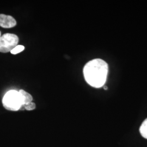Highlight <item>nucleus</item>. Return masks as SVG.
Returning a JSON list of instances; mask_svg holds the SVG:
<instances>
[{
	"label": "nucleus",
	"mask_w": 147,
	"mask_h": 147,
	"mask_svg": "<svg viewBox=\"0 0 147 147\" xmlns=\"http://www.w3.org/2000/svg\"><path fill=\"white\" fill-rule=\"evenodd\" d=\"M24 109L26 110L27 111H32L34 110L36 107V105L35 103L33 102L32 101L30 102L29 103H27L26 104L24 105Z\"/></svg>",
	"instance_id": "6e6552de"
},
{
	"label": "nucleus",
	"mask_w": 147,
	"mask_h": 147,
	"mask_svg": "<svg viewBox=\"0 0 147 147\" xmlns=\"http://www.w3.org/2000/svg\"><path fill=\"white\" fill-rule=\"evenodd\" d=\"M19 39L15 34L5 33L0 37V53H7L18 45Z\"/></svg>",
	"instance_id": "7ed1b4c3"
},
{
	"label": "nucleus",
	"mask_w": 147,
	"mask_h": 147,
	"mask_svg": "<svg viewBox=\"0 0 147 147\" xmlns=\"http://www.w3.org/2000/svg\"><path fill=\"white\" fill-rule=\"evenodd\" d=\"M19 94L21 97L22 105H25L27 103L32 102L33 100V97L30 93H27L25 90L23 89H20L19 91Z\"/></svg>",
	"instance_id": "39448f33"
},
{
	"label": "nucleus",
	"mask_w": 147,
	"mask_h": 147,
	"mask_svg": "<svg viewBox=\"0 0 147 147\" xmlns=\"http://www.w3.org/2000/svg\"><path fill=\"white\" fill-rule=\"evenodd\" d=\"M16 25V21L13 16L3 14H0V26L5 28H11Z\"/></svg>",
	"instance_id": "20e7f679"
},
{
	"label": "nucleus",
	"mask_w": 147,
	"mask_h": 147,
	"mask_svg": "<svg viewBox=\"0 0 147 147\" xmlns=\"http://www.w3.org/2000/svg\"><path fill=\"white\" fill-rule=\"evenodd\" d=\"M25 49V47L23 45H17L15 48H14L11 51V53L13 55H16L19 53H21L22 51H23Z\"/></svg>",
	"instance_id": "0eeeda50"
},
{
	"label": "nucleus",
	"mask_w": 147,
	"mask_h": 147,
	"mask_svg": "<svg viewBox=\"0 0 147 147\" xmlns=\"http://www.w3.org/2000/svg\"><path fill=\"white\" fill-rule=\"evenodd\" d=\"M104 88L105 90H107V87H106L105 86H104Z\"/></svg>",
	"instance_id": "1a4fd4ad"
},
{
	"label": "nucleus",
	"mask_w": 147,
	"mask_h": 147,
	"mask_svg": "<svg viewBox=\"0 0 147 147\" xmlns=\"http://www.w3.org/2000/svg\"><path fill=\"white\" fill-rule=\"evenodd\" d=\"M2 104L7 110L16 111L20 110L22 103L19 92L16 90L7 92L3 98Z\"/></svg>",
	"instance_id": "f03ea898"
},
{
	"label": "nucleus",
	"mask_w": 147,
	"mask_h": 147,
	"mask_svg": "<svg viewBox=\"0 0 147 147\" xmlns=\"http://www.w3.org/2000/svg\"><path fill=\"white\" fill-rule=\"evenodd\" d=\"M140 132L142 137L147 139V118L142 123L140 128Z\"/></svg>",
	"instance_id": "423d86ee"
},
{
	"label": "nucleus",
	"mask_w": 147,
	"mask_h": 147,
	"mask_svg": "<svg viewBox=\"0 0 147 147\" xmlns=\"http://www.w3.org/2000/svg\"><path fill=\"white\" fill-rule=\"evenodd\" d=\"M108 71L109 66L105 61L100 58L94 59L84 65V79L90 86L100 88L105 84Z\"/></svg>",
	"instance_id": "f257e3e1"
},
{
	"label": "nucleus",
	"mask_w": 147,
	"mask_h": 147,
	"mask_svg": "<svg viewBox=\"0 0 147 147\" xmlns=\"http://www.w3.org/2000/svg\"><path fill=\"white\" fill-rule=\"evenodd\" d=\"M1 36V32H0V37Z\"/></svg>",
	"instance_id": "9d476101"
}]
</instances>
